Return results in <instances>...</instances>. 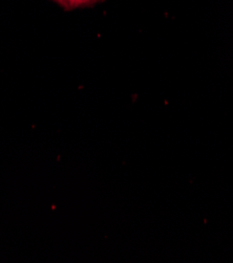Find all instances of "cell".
<instances>
[{"instance_id":"cell-1","label":"cell","mask_w":233,"mask_h":263,"mask_svg":"<svg viewBox=\"0 0 233 263\" xmlns=\"http://www.w3.org/2000/svg\"><path fill=\"white\" fill-rule=\"evenodd\" d=\"M53 2L57 3L59 6H61L62 8L66 9V10L76 9V6H75V0H53Z\"/></svg>"},{"instance_id":"cell-2","label":"cell","mask_w":233,"mask_h":263,"mask_svg":"<svg viewBox=\"0 0 233 263\" xmlns=\"http://www.w3.org/2000/svg\"><path fill=\"white\" fill-rule=\"evenodd\" d=\"M98 2H101V0H75V6H76V8L86 7V6L94 5Z\"/></svg>"}]
</instances>
